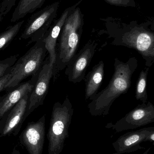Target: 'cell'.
<instances>
[{
  "label": "cell",
  "instance_id": "obj_8",
  "mask_svg": "<svg viewBox=\"0 0 154 154\" xmlns=\"http://www.w3.org/2000/svg\"><path fill=\"white\" fill-rule=\"evenodd\" d=\"M97 44L88 42L73 57L66 67L65 75L74 83L84 80L87 68L95 55Z\"/></svg>",
  "mask_w": 154,
  "mask_h": 154
},
{
  "label": "cell",
  "instance_id": "obj_6",
  "mask_svg": "<svg viewBox=\"0 0 154 154\" xmlns=\"http://www.w3.org/2000/svg\"><path fill=\"white\" fill-rule=\"evenodd\" d=\"M59 2H56L47 5L33 14L27 22L20 39H30L27 45L43 38L57 16Z\"/></svg>",
  "mask_w": 154,
  "mask_h": 154
},
{
  "label": "cell",
  "instance_id": "obj_12",
  "mask_svg": "<svg viewBox=\"0 0 154 154\" xmlns=\"http://www.w3.org/2000/svg\"><path fill=\"white\" fill-rule=\"evenodd\" d=\"M154 142V127L145 128L127 132L112 143L115 152L112 154L130 153L144 149L141 146L143 142Z\"/></svg>",
  "mask_w": 154,
  "mask_h": 154
},
{
  "label": "cell",
  "instance_id": "obj_1",
  "mask_svg": "<svg viewBox=\"0 0 154 154\" xmlns=\"http://www.w3.org/2000/svg\"><path fill=\"white\" fill-rule=\"evenodd\" d=\"M138 67L135 57L124 62L116 58L115 71L106 87L94 97L88 105L89 112L93 116H106L109 114L114 101L122 94L128 91L131 85L132 76Z\"/></svg>",
  "mask_w": 154,
  "mask_h": 154
},
{
  "label": "cell",
  "instance_id": "obj_15",
  "mask_svg": "<svg viewBox=\"0 0 154 154\" xmlns=\"http://www.w3.org/2000/svg\"><path fill=\"white\" fill-rule=\"evenodd\" d=\"M105 64L103 60L95 65L84 78L85 87V98L86 100H91L96 94L103 82L105 75Z\"/></svg>",
  "mask_w": 154,
  "mask_h": 154
},
{
  "label": "cell",
  "instance_id": "obj_22",
  "mask_svg": "<svg viewBox=\"0 0 154 154\" xmlns=\"http://www.w3.org/2000/svg\"><path fill=\"white\" fill-rule=\"evenodd\" d=\"M11 77V71L0 79V92L4 91V88Z\"/></svg>",
  "mask_w": 154,
  "mask_h": 154
},
{
  "label": "cell",
  "instance_id": "obj_17",
  "mask_svg": "<svg viewBox=\"0 0 154 154\" xmlns=\"http://www.w3.org/2000/svg\"><path fill=\"white\" fill-rule=\"evenodd\" d=\"M149 70V67H146L141 71L136 86V98L142 103H146L148 100L146 85Z\"/></svg>",
  "mask_w": 154,
  "mask_h": 154
},
{
  "label": "cell",
  "instance_id": "obj_3",
  "mask_svg": "<svg viewBox=\"0 0 154 154\" xmlns=\"http://www.w3.org/2000/svg\"><path fill=\"white\" fill-rule=\"evenodd\" d=\"M73 113L74 109L68 96H66L62 103H54L47 134L48 154H60L63 151L65 141L69 137Z\"/></svg>",
  "mask_w": 154,
  "mask_h": 154
},
{
  "label": "cell",
  "instance_id": "obj_14",
  "mask_svg": "<svg viewBox=\"0 0 154 154\" xmlns=\"http://www.w3.org/2000/svg\"><path fill=\"white\" fill-rule=\"evenodd\" d=\"M39 73L33 76L30 80L19 84L10 92L0 97V119L25 95L31 93L37 80Z\"/></svg>",
  "mask_w": 154,
  "mask_h": 154
},
{
  "label": "cell",
  "instance_id": "obj_19",
  "mask_svg": "<svg viewBox=\"0 0 154 154\" xmlns=\"http://www.w3.org/2000/svg\"><path fill=\"white\" fill-rule=\"evenodd\" d=\"M17 55L11 56L0 60V79L11 71L13 66L17 60Z\"/></svg>",
  "mask_w": 154,
  "mask_h": 154
},
{
  "label": "cell",
  "instance_id": "obj_18",
  "mask_svg": "<svg viewBox=\"0 0 154 154\" xmlns=\"http://www.w3.org/2000/svg\"><path fill=\"white\" fill-rule=\"evenodd\" d=\"M24 23V20L18 22L0 33V51L7 47L16 37Z\"/></svg>",
  "mask_w": 154,
  "mask_h": 154
},
{
  "label": "cell",
  "instance_id": "obj_2",
  "mask_svg": "<svg viewBox=\"0 0 154 154\" xmlns=\"http://www.w3.org/2000/svg\"><path fill=\"white\" fill-rule=\"evenodd\" d=\"M83 20L79 8L68 17L61 29L56 52V63L53 68L54 79L59 71L66 68L77 52L82 32Z\"/></svg>",
  "mask_w": 154,
  "mask_h": 154
},
{
  "label": "cell",
  "instance_id": "obj_13",
  "mask_svg": "<svg viewBox=\"0 0 154 154\" xmlns=\"http://www.w3.org/2000/svg\"><path fill=\"white\" fill-rule=\"evenodd\" d=\"M81 1L82 0H80L75 5L67 8L59 19L55 22L53 25H51L49 30L42 38L45 43L47 52L49 53L50 63L53 66V68L56 63L57 42L61 29L68 17L73 12L76 7Z\"/></svg>",
  "mask_w": 154,
  "mask_h": 154
},
{
  "label": "cell",
  "instance_id": "obj_4",
  "mask_svg": "<svg viewBox=\"0 0 154 154\" xmlns=\"http://www.w3.org/2000/svg\"><path fill=\"white\" fill-rule=\"evenodd\" d=\"M47 51L42 39L35 42L30 49L16 61L11 69V77L4 90L11 91L23 80L39 73L43 65Z\"/></svg>",
  "mask_w": 154,
  "mask_h": 154
},
{
  "label": "cell",
  "instance_id": "obj_20",
  "mask_svg": "<svg viewBox=\"0 0 154 154\" xmlns=\"http://www.w3.org/2000/svg\"><path fill=\"white\" fill-rule=\"evenodd\" d=\"M17 0H3L0 3V23L15 5Z\"/></svg>",
  "mask_w": 154,
  "mask_h": 154
},
{
  "label": "cell",
  "instance_id": "obj_16",
  "mask_svg": "<svg viewBox=\"0 0 154 154\" xmlns=\"http://www.w3.org/2000/svg\"><path fill=\"white\" fill-rule=\"evenodd\" d=\"M46 0H20L14 9L11 22H15L23 18L28 14L32 13L41 8Z\"/></svg>",
  "mask_w": 154,
  "mask_h": 154
},
{
  "label": "cell",
  "instance_id": "obj_5",
  "mask_svg": "<svg viewBox=\"0 0 154 154\" xmlns=\"http://www.w3.org/2000/svg\"><path fill=\"white\" fill-rule=\"evenodd\" d=\"M135 50L150 68L154 62V34L143 28L135 27L115 38L111 43Z\"/></svg>",
  "mask_w": 154,
  "mask_h": 154
},
{
  "label": "cell",
  "instance_id": "obj_21",
  "mask_svg": "<svg viewBox=\"0 0 154 154\" xmlns=\"http://www.w3.org/2000/svg\"><path fill=\"white\" fill-rule=\"evenodd\" d=\"M107 2L114 5L118 6H129L132 5V0H106Z\"/></svg>",
  "mask_w": 154,
  "mask_h": 154
},
{
  "label": "cell",
  "instance_id": "obj_24",
  "mask_svg": "<svg viewBox=\"0 0 154 154\" xmlns=\"http://www.w3.org/2000/svg\"><path fill=\"white\" fill-rule=\"evenodd\" d=\"M151 147H149L147 150H146V152H145L143 154H148L149 152H150V150H151Z\"/></svg>",
  "mask_w": 154,
  "mask_h": 154
},
{
  "label": "cell",
  "instance_id": "obj_7",
  "mask_svg": "<svg viewBox=\"0 0 154 154\" xmlns=\"http://www.w3.org/2000/svg\"><path fill=\"white\" fill-rule=\"evenodd\" d=\"M154 122V107L151 102L142 103L129 111L115 124L109 123L105 127L115 133L136 129Z\"/></svg>",
  "mask_w": 154,
  "mask_h": 154
},
{
  "label": "cell",
  "instance_id": "obj_10",
  "mask_svg": "<svg viewBox=\"0 0 154 154\" xmlns=\"http://www.w3.org/2000/svg\"><path fill=\"white\" fill-rule=\"evenodd\" d=\"M30 94L25 95L0 119V139L13 135H18L26 119Z\"/></svg>",
  "mask_w": 154,
  "mask_h": 154
},
{
  "label": "cell",
  "instance_id": "obj_23",
  "mask_svg": "<svg viewBox=\"0 0 154 154\" xmlns=\"http://www.w3.org/2000/svg\"><path fill=\"white\" fill-rule=\"evenodd\" d=\"M10 154H21V153L18 150L14 148L12 152Z\"/></svg>",
  "mask_w": 154,
  "mask_h": 154
},
{
  "label": "cell",
  "instance_id": "obj_9",
  "mask_svg": "<svg viewBox=\"0 0 154 154\" xmlns=\"http://www.w3.org/2000/svg\"><path fill=\"white\" fill-rule=\"evenodd\" d=\"M52 77L53 66L50 63L49 58L44 61L38 74L34 87L29 95L26 117L39 106L43 105Z\"/></svg>",
  "mask_w": 154,
  "mask_h": 154
},
{
  "label": "cell",
  "instance_id": "obj_11",
  "mask_svg": "<svg viewBox=\"0 0 154 154\" xmlns=\"http://www.w3.org/2000/svg\"><path fill=\"white\" fill-rule=\"evenodd\" d=\"M45 137V115L36 122H29L19 136L29 154H42Z\"/></svg>",
  "mask_w": 154,
  "mask_h": 154
}]
</instances>
